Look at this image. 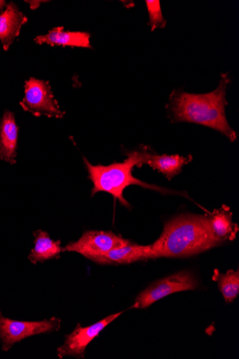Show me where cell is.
Wrapping results in <instances>:
<instances>
[{
  "label": "cell",
  "mask_w": 239,
  "mask_h": 359,
  "mask_svg": "<svg viewBox=\"0 0 239 359\" xmlns=\"http://www.w3.org/2000/svg\"><path fill=\"white\" fill-rule=\"evenodd\" d=\"M228 79L222 75L219 87L206 94L179 93L170 101V111L176 122L200 124L218 130L231 142L237 135L229 126L225 114L226 93Z\"/></svg>",
  "instance_id": "6da1fadb"
},
{
  "label": "cell",
  "mask_w": 239,
  "mask_h": 359,
  "mask_svg": "<svg viewBox=\"0 0 239 359\" xmlns=\"http://www.w3.org/2000/svg\"><path fill=\"white\" fill-rule=\"evenodd\" d=\"M151 245L154 259L192 256L219 244L212 237L204 215H182L168 222L160 238Z\"/></svg>",
  "instance_id": "7a4b0ae2"
},
{
  "label": "cell",
  "mask_w": 239,
  "mask_h": 359,
  "mask_svg": "<svg viewBox=\"0 0 239 359\" xmlns=\"http://www.w3.org/2000/svg\"><path fill=\"white\" fill-rule=\"evenodd\" d=\"M149 153L146 150L130 151L127 154L128 158L123 162H115L109 166L92 165L84 157V164L93 184L92 197L98 192H107L113 196L115 201L118 200L122 205L130 208V205L123 197V191L130 185H138L167 193V189L149 184L132 176V172L135 167L141 168L146 165Z\"/></svg>",
  "instance_id": "3957f363"
},
{
  "label": "cell",
  "mask_w": 239,
  "mask_h": 359,
  "mask_svg": "<svg viewBox=\"0 0 239 359\" xmlns=\"http://www.w3.org/2000/svg\"><path fill=\"white\" fill-rule=\"evenodd\" d=\"M61 320L53 317L41 321L14 320L0 316V344L5 351L33 336L50 334L60 329Z\"/></svg>",
  "instance_id": "277c9868"
},
{
  "label": "cell",
  "mask_w": 239,
  "mask_h": 359,
  "mask_svg": "<svg viewBox=\"0 0 239 359\" xmlns=\"http://www.w3.org/2000/svg\"><path fill=\"white\" fill-rule=\"evenodd\" d=\"M198 280L189 271H182L156 281L135 299L131 309H146L158 301L182 291L197 288Z\"/></svg>",
  "instance_id": "5b68a950"
},
{
  "label": "cell",
  "mask_w": 239,
  "mask_h": 359,
  "mask_svg": "<svg viewBox=\"0 0 239 359\" xmlns=\"http://www.w3.org/2000/svg\"><path fill=\"white\" fill-rule=\"evenodd\" d=\"M20 104L25 111L36 116L62 118L64 115L60 109L49 83L34 78L25 82V97Z\"/></svg>",
  "instance_id": "8992f818"
},
{
  "label": "cell",
  "mask_w": 239,
  "mask_h": 359,
  "mask_svg": "<svg viewBox=\"0 0 239 359\" xmlns=\"http://www.w3.org/2000/svg\"><path fill=\"white\" fill-rule=\"evenodd\" d=\"M131 242L115 234L112 231H87L76 242L68 243L64 251L80 253L93 260L112 250L125 246Z\"/></svg>",
  "instance_id": "52a82bcc"
},
{
  "label": "cell",
  "mask_w": 239,
  "mask_h": 359,
  "mask_svg": "<svg viewBox=\"0 0 239 359\" xmlns=\"http://www.w3.org/2000/svg\"><path fill=\"white\" fill-rule=\"evenodd\" d=\"M123 312L111 315L88 327H82L80 323L70 334L65 336L64 344L57 348L60 358L64 356L83 358L89 344L104 330L108 325L118 318Z\"/></svg>",
  "instance_id": "ba28073f"
},
{
  "label": "cell",
  "mask_w": 239,
  "mask_h": 359,
  "mask_svg": "<svg viewBox=\"0 0 239 359\" xmlns=\"http://www.w3.org/2000/svg\"><path fill=\"white\" fill-rule=\"evenodd\" d=\"M204 216L212 237L219 245L235 239L239 228L233 222L232 213L228 207L223 205L220 209Z\"/></svg>",
  "instance_id": "9c48e42d"
},
{
  "label": "cell",
  "mask_w": 239,
  "mask_h": 359,
  "mask_svg": "<svg viewBox=\"0 0 239 359\" xmlns=\"http://www.w3.org/2000/svg\"><path fill=\"white\" fill-rule=\"evenodd\" d=\"M151 259H152L151 245L144 246L131 243L125 246L112 250L93 261L100 265H128Z\"/></svg>",
  "instance_id": "30bf717a"
},
{
  "label": "cell",
  "mask_w": 239,
  "mask_h": 359,
  "mask_svg": "<svg viewBox=\"0 0 239 359\" xmlns=\"http://www.w3.org/2000/svg\"><path fill=\"white\" fill-rule=\"evenodd\" d=\"M19 128L14 113L6 111L0 121V160L17 162Z\"/></svg>",
  "instance_id": "8fae6325"
},
{
  "label": "cell",
  "mask_w": 239,
  "mask_h": 359,
  "mask_svg": "<svg viewBox=\"0 0 239 359\" xmlns=\"http://www.w3.org/2000/svg\"><path fill=\"white\" fill-rule=\"evenodd\" d=\"M27 22V18L13 3L7 5L6 10L0 14V41L5 50H8Z\"/></svg>",
  "instance_id": "7c38bea8"
},
{
  "label": "cell",
  "mask_w": 239,
  "mask_h": 359,
  "mask_svg": "<svg viewBox=\"0 0 239 359\" xmlns=\"http://www.w3.org/2000/svg\"><path fill=\"white\" fill-rule=\"evenodd\" d=\"M35 41L38 44H48L51 46L93 48L90 45V34L88 32L64 31L63 27L53 28L48 34L38 36Z\"/></svg>",
  "instance_id": "4fadbf2b"
},
{
  "label": "cell",
  "mask_w": 239,
  "mask_h": 359,
  "mask_svg": "<svg viewBox=\"0 0 239 359\" xmlns=\"http://www.w3.org/2000/svg\"><path fill=\"white\" fill-rule=\"evenodd\" d=\"M35 237V247L31 250L28 259L33 264L43 263L45 261L57 259L64 249L60 246L61 242L54 241L50 235L39 230L33 233Z\"/></svg>",
  "instance_id": "5bb4252c"
},
{
  "label": "cell",
  "mask_w": 239,
  "mask_h": 359,
  "mask_svg": "<svg viewBox=\"0 0 239 359\" xmlns=\"http://www.w3.org/2000/svg\"><path fill=\"white\" fill-rule=\"evenodd\" d=\"M191 160V156L187 157L177 154L170 156L163 154L158 156L149 153L146 165L160 172L168 180H172L175 176L182 172L184 166L189 164Z\"/></svg>",
  "instance_id": "9a60e30c"
},
{
  "label": "cell",
  "mask_w": 239,
  "mask_h": 359,
  "mask_svg": "<svg viewBox=\"0 0 239 359\" xmlns=\"http://www.w3.org/2000/svg\"><path fill=\"white\" fill-rule=\"evenodd\" d=\"M218 283L219 288L227 304L233 302L239 292V271L229 270L225 274L221 273L217 269L212 277Z\"/></svg>",
  "instance_id": "2e32d148"
},
{
  "label": "cell",
  "mask_w": 239,
  "mask_h": 359,
  "mask_svg": "<svg viewBox=\"0 0 239 359\" xmlns=\"http://www.w3.org/2000/svg\"><path fill=\"white\" fill-rule=\"evenodd\" d=\"M146 4L149 14V25L151 27V30L165 27L166 20L163 16L160 1L158 0H146Z\"/></svg>",
  "instance_id": "e0dca14e"
},
{
  "label": "cell",
  "mask_w": 239,
  "mask_h": 359,
  "mask_svg": "<svg viewBox=\"0 0 239 359\" xmlns=\"http://www.w3.org/2000/svg\"><path fill=\"white\" fill-rule=\"evenodd\" d=\"M30 5V8L32 9H36L39 8L42 3L41 1H28L27 2Z\"/></svg>",
  "instance_id": "ac0fdd59"
},
{
  "label": "cell",
  "mask_w": 239,
  "mask_h": 359,
  "mask_svg": "<svg viewBox=\"0 0 239 359\" xmlns=\"http://www.w3.org/2000/svg\"><path fill=\"white\" fill-rule=\"evenodd\" d=\"M7 6L6 1H0V13H4V8Z\"/></svg>",
  "instance_id": "d6986e66"
},
{
  "label": "cell",
  "mask_w": 239,
  "mask_h": 359,
  "mask_svg": "<svg viewBox=\"0 0 239 359\" xmlns=\"http://www.w3.org/2000/svg\"><path fill=\"white\" fill-rule=\"evenodd\" d=\"M3 316L1 311H0V316Z\"/></svg>",
  "instance_id": "ffe728a7"
}]
</instances>
